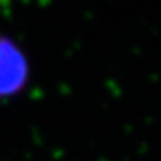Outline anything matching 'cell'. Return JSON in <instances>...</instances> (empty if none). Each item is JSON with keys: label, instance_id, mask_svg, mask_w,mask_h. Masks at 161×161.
<instances>
[{"label": "cell", "instance_id": "6da1fadb", "mask_svg": "<svg viewBox=\"0 0 161 161\" xmlns=\"http://www.w3.org/2000/svg\"><path fill=\"white\" fill-rule=\"evenodd\" d=\"M29 79L24 52L9 37L0 35V98L21 91Z\"/></svg>", "mask_w": 161, "mask_h": 161}]
</instances>
